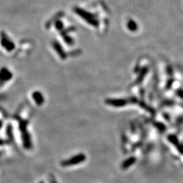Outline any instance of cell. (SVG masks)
Listing matches in <instances>:
<instances>
[{
    "label": "cell",
    "mask_w": 183,
    "mask_h": 183,
    "mask_svg": "<svg viewBox=\"0 0 183 183\" xmlns=\"http://www.w3.org/2000/svg\"><path fill=\"white\" fill-rule=\"evenodd\" d=\"M86 159V155L83 154V153H80V154L76 155L74 157H71L70 159H68L67 160L63 161L61 163L62 166L63 167H67L71 166V165H74L81 163Z\"/></svg>",
    "instance_id": "cell-1"
},
{
    "label": "cell",
    "mask_w": 183,
    "mask_h": 183,
    "mask_svg": "<svg viewBox=\"0 0 183 183\" xmlns=\"http://www.w3.org/2000/svg\"><path fill=\"white\" fill-rule=\"evenodd\" d=\"M136 161H137V159H136L135 157H129V158L125 159V160L122 163L121 168H122V169L123 170H126L127 168L130 167L131 165L134 164Z\"/></svg>",
    "instance_id": "cell-2"
},
{
    "label": "cell",
    "mask_w": 183,
    "mask_h": 183,
    "mask_svg": "<svg viewBox=\"0 0 183 183\" xmlns=\"http://www.w3.org/2000/svg\"><path fill=\"white\" fill-rule=\"evenodd\" d=\"M23 145L26 149H30L31 147V141L30 136L26 132L23 134Z\"/></svg>",
    "instance_id": "cell-3"
},
{
    "label": "cell",
    "mask_w": 183,
    "mask_h": 183,
    "mask_svg": "<svg viewBox=\"0 0 183 183\" xmlns=\"http://www.w3.org/2000/svg\"><path fill=\"white\" fill-rule=\"evenodd\" d=\"M108 104L112 105L115 107H121V106H123L125 104V101L123 100H115V101H110L108 102Z\"/></svg>",
    "instance_id": "cell-4"
},
{
    "label": "cell",
    "mask_w": 183,
    "mask_h": 183,
    "mask_svg": "<svg viewBox=\"0 0 183 183\" xmlns=\"http://www.w3.org/2000/svg\"><path fill=\"white\" fill-rule=\"evenodd\" d=\"M168 140L170 142H172V144H174L176 146H177L178 144H179V142H178V138L176 137H175V136L174 135H170L169 136V137H168Z\"/></svg>",
    "instance_id": "cell-5"
},
{
    "label": "cell",
    "mask_w": 183,
    "mask_h": 183,
    "mask_svg": "<svg viewBox=\"0 0 183 183\" xmlns=\"http://www.w3.org/2000/svg\"><path fill=\"white\" fill-rule=\"evenodd\" d=\"M156 126L157 127V128H158L159 130H161V131L165 130V127L164 125H163V124H161V123H158V124H157Z\"/></svg>",
    "instance_id": "cell-6"
},
{
    "label": "cell",
    "mask_w": 183,
    "mask_h": 183,
    "mask_svg": "<svg viewBox=\"0 0 183 183\" xmlns=\"http://www.w3.org/2000/svg\"><path fill=\"white\" fill-rule=\"evenodd\" d=\"M176 147H177L178 151H179L180 153H182V154H183V146L179 144L177 146H176Z\"/></svg>",
    "instance_id": "cell-7"
},
{
    "label": "cell",
    "mask_w": 183,
    "mask_h": 183,
    "mask_svg": "<svg viewBox=\"0 0 183 183\" xmlns=\"http://www.w3.org/2000/svg\"><path fill=\"white\" fill-rule=\"evenodd\" d=\"M50 183H57V182L56 181V180H55L54 177L53 176H50Z\"/></svg>",
    "instance_id": "cell-8"
},
{
    "label": "cell",
    "mask_w": 183,
    "mask_h": 183,
    "mask_svg": "<svg viewBox=\"0 0 183 183\" xmlns=\"http://www.w3.org/2000/svg\"><path fill=\"white\" fill-rule=\"evenodd\" d=\"M4 142H4L3 140H1V139H0V145H1V144H4Z\"/></svg>",
    "instance_id": "cell-9"
},
{
    "label": "cell",
    "mask_w": 183,
    "mask_h": 183,
    "mask_svg": "<svg viewBox=\"0 0 183 183\" xmlns=\"http://www.w3.org/2000/svg\"><path fill=\"white\" fill-rule=\"evenodd\" d=\"M1 127V122H0V127Z\"/></svg>",
    "instance_id": "cell-10"
},
{
    "label": "cell",
    "mask_w": 183,
    "mask_h": 183,
    "mask_svg": "<svg viewBox=\"0 0 183 183\" xmlns=\"http://www.w3.org/2000/svg\"><path fill=\"white\" fill-rule=\"evenodd\" d=\"M39 183H44V182H43V181H42V182H39Z\"/></svg>",
    "instance_id": "cell-11"
}]
</instances>
